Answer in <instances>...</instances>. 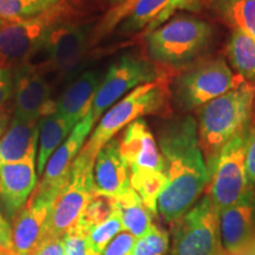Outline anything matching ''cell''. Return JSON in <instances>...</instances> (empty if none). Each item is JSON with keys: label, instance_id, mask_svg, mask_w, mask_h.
<instances>
[{"label": "cell", "instance_id": "18", "mask_svg": "<svg viewBox=\"0 0 255 255\" xmlns=\"http://www.w3.org/2000/svg\"><path fill=\"white\" fill-rule=\"evenodd\" d=\"M95 191L117 199L130 186V174L120 149V139L113 138L96 155L94 163Z\"/></svg>", "mask_w": 255, "mask_h": 255}, {"label": "cell", "instance_id": "19", "mask_svg": "<svg viewBox=\"0 0 255 255\" xmlns=\"http://www.w3.org/2000/svg\"><path fill=\"white\" fill-rule=\"evenodd\" d=\"M102 82L101 73L89 70L72 81L56 102L55 113L76 127L91 111L96 92Z\"/></svg>", "mask_w": 255, "mask_h": 255}, {"label": "cell", "instance_id": "40", "mask_svg": "<svg viewBox=\"0 0 255 255\" xmlns=\"http://www.w3.org/2000/svg\"><path fill=\"white\" fill-rule=\"evenodd\" d=\"M0 255H14L13 250H4L0 251Z\"/></svg>", "mask_w": 255, "mask_h": 255}, {"label": "cell", "instance_id": "13", "mask_svg": "<svg viewBox=\"0 0 255 255\" xmlns=\"http://www.w3.org/2000/svg\"><path fill=\"white\" fill-rule=\"evenodd\" d=\"M95 126L91 113L76 124L57 150L53 152L44 169L41 181L37 184L32 196H41L55 200L65 183L70 169L82 148L90 135L92 127Z\"/></svg>", "mask_w": 255, "mask_h": 255}, {"label": "cell", "instance_id": "12", "mask_svg": "<svg viewBox=\"0 0 255 255\" xmlns=\"http://www.w3.org/2000/svg\"><path fill=\"white\" fill-rule=\"evenodd\" d=\"M14 69V116L25 122L39 121L55 113L52 88L41 66L23 64Z\"/></svg>", "mask_w": 255, "mask_h": 255}, {"label": "cell", "instance_id": "3", "mask_svg": "<svg viewBox=\"0 0 255 255\" xmlns=\"http://www.w3.org/2000/svg\"><path fill=\"white\" fill-rule=\"evenodd\" d=\"M170 96L168 77L135 88L101 117L81 151L96 158L98 151L133 121L150 115H169Z\"/></svg>", "mask_w": 255, "mask_h": 255}, {"label": "cell", "instance_id": "23", "mask_svg": "<svg viewBox=\"0 0 255 255\" xmlns=\"http://www.w3.org/2000/svg\"><path fill=\"white\" fill-rule=\"evenodd\" d=\"M117 214L124 231L129 232L136 239L141 238L154 226V215L146 208L138 194L129 187L116 199Z\"/></svg>", "mask_w": 255, "mask_h": 255}, {"label": "cell", "instance_id": "5", "mask_svg": "<svg viewBox=\"0 0 255 255\" xmlns=\"http://www.w3.org/2000/svg\"><path fill=\"white\" fill-rule=\"evenodd\" d=\"M73 9L66 0L34 17L4 21L0 27V66L17 68L45 49L57 25L72 19Z\"/></svg>", "mask_w": 255, "mask_h": 255}, {"label": "cell", "instance_id": "27", "mask_svg": "<svg viewBox=\"0 0 255 255\" xmlns=\"http://www.w3.org/2000/svg\"><path fill=\"white\" fill-rule=\"evenodd\" d=\"M62 0H0V19L14 21L38 15Z\"/></svg>", "mask_w": 255, "mask_h": 255}, {"label": "cell", "instance_id": "14", "mask_svg": "<svg viewBox=\"0 0 255 255\" xmlns=\"http://www.w3.org/2000/svg\"><path fill=\"white\" fill-rule=\"evenodd\" d=\"M120 149L129 174L164 173V163L155 136L143 119L124 129Z\"/></svg>", "mask_w": 255, "mask_h": 255}, {"label": "cell", "instance_id": "16", "mask_svg": "<svg viewBox=\"0 0 255 255\" xmlns=\"http://www.w3.org/2000/svg\"><path fill=\"white\" fill-rule=\"evenodd\" d=\"M220 239L227 255L247 251L255 233V193L219 212Z\"/></svg>", "mask_w": 255, "mask_h": 255}, {"label": "cell", "instance_id": "4", "mask_svg": "<svg viewBox=\"0 0 255 255\" xmlns=\"http://www.w3.org/2000/svg\"><path fill=\"white\" fill-rule=\"evenodd\" d=\"M213 27L191 15H176L146 36L148 57L163 69L187 66L208 49Z\"/></svg>", "mask_w": 255, "mask_h": 255}, {"label": "cell", "instance_id": "36", "mask_svg": "<svg viewBox=\"0 0 255 255\" xmlns=\"http://www.w3.org/2000/svg\"><path fill=\"white\" fill-rule=\"evenodd\" d=\"M175 4H176L177 8H188L190 6L197 4L200 0H174Z\"/></svg>", "mask_w": 255, "mask_h": 255}, {"label": "cell", "instance_id": "43", "mask_svg": "<svg viewBox=\"0 0 255 255\" xmlns=\"http://www.w3.org/2000/svg\"><path fill=\"white\" fill-rule=\"evenodd\" d=\"M2 23H4V20H1V19H0V27L2 26Z\"/></svg>", "mask_w": 255, "mask_h": 255}, {"label": "cell", "instance_id": "1", "mask_svg": "<svg viewBox=\"0 0 255 255\" xmlns=\"http://www.w3.org/2000/svg\"><path fill=\"white\" fill-rule=\"evenodd\" d=\"M157 144L167 177L157 200V214L174 225L199 201L209 183L196 120L190 115L174 120L159 135Z\"/></svg>", "mask_w": 255, "mask_h": 255}, {"label": "cell", "instance_id": "34", "mask_svg": "<svg viewBox=\"0 0 255 255\" xmlns=\"http://www.w3.org/2000/svg\"><path fill=\"white\" fill-rule=\"evenodd\" d=\"M32 255H64V238L44 241Z\"/></svg>", "mask_w": 255, "mask_h": 255}, {"label": "cell", "instance_id": "17", "mask_svg": "<svg viewBox=\"0 0 255 255\" xmlns=\"http://www.w3.org/2000/svg\"><path fill=\"white\" fill-rule=\"evenodd\" d=\"M36 159L0 164V205L5 218L13 220L36 189Z\"/></svg>", "mask_w": 255, "mask_h": 255}, {"label": "cell", "instance_id": "28", "mask_svg": "<svg viewBox=\"0 0 255 255\" xmlns=\"http://www.w3.org/2000/svg\"><path fill=\"white\" fill-rule=\"evenodd\" d=\"M169 247V234L154 223L144 235L136 239L130 255H167Z\"/></svg>", "mask_w": 255, "mask_h": 255}, {"label": "cell", "instance_id": "37", "mask_svg": "<svg viewBox=\"0 0 255 255\" xmlns=\"http://www.w3.org/2000/svg\"><path fill=\"white\" fill-rule=\"evenodd\" d=\"M8 124V116L5 113H0V136L6 131Z\"/></svg>", "mask_w": 255, "mask_h": 255}, {"label": "cell", "instance_id": "10", "mask_svg": "<svg viewBox=\"0 0 255 255\" xmlns=\"http://www.w3.org/2000/svg\"><path fill=\"white\" fill-rule=\"evenodd\" d=\"M167 77V70L142 57L126 55L115 62L96 92L91 116L95 124L121 98L145 83Z\"/></svg>", "mask_w": 255, "mask_h": 255}, {"label": "cell", "instance_id": "33", "mask_svg": "<svg viewBox=\"0 0 255 255\" xmlns=\"http://www.w3.org/2000/svg\"><path fill=\"white\" fill-rule=\"evenodd\" d=\"M246 173L250 187L255 191V126L252 124L246 145Z\"/></svg>", "mask_w": 255, "mask_h": 255}, {"label": "cell", "instance_id": "39", "mask_svg": "<svg viewBox=\"0 0 255 255\" xmlns=\"http://www.w3.org/2000/svg\"><path fill=\"white\" fill-rule=\"evenodd\" d=\"M248 252H253V253H255V233H254V237H253V240H252L250 247L247 248Z\"/></svg>", "mask_w": 255, "mask_h": 255}, {"label": "cell", "instance_id": "42", "mask_svg": "<svg viewBox=\"0 0 255 255\" xmlns=\"http://www.w3.org/2000/svg\"><path fill=\"white\" fill-rule=\"evenodd\" d=\"M239 255H255V253H253V252L246 251V252H244V253H241V254H239Z\"/></svg>", "mask_w": 255, "mask_h": 255}, {"label": "cell", "instance_id": "22", "mask_svg": "<svg viewBox=\"0 0 255 255\" xmlns=\"http://www.w3.org/2000/svg\"><path fill=\"white\" fill-rule=\"evenodd\" d=\"M72 127L68 121L59 115L52 113L44 116L39 121V137H38L37 152V175L40 176L51 156L68 138Z\"/></svg>", "mask_w": 255, "mask_h": 255}, {"label": "cell", "instance_id": "11", "mask_svg": "<svg viewBox=\"0 0 255 255\" xmlns=\"http://www.w3.org/2000/svg\"><path fill=\"white\" fill-rule=\"evenodd\" d=\"M89 27L73 21H63L53 28L45 50L49 66L64 82L71 83L78 77L88 49Z\"/></svg>", "mask_w": 255, "mask_h": 255}, {"label": "cell", "instance_id": "29", "mask_svg": "<svg viewBox=\"0 0 255 255\" xmlns=\"http://www.w3.org/2000/svg\"><path fill=\"white\" fill-rule=\"evenodd\" d=\"M122 231V222H121L120 216L116 212L109 220L101 223V225L96 226V227L89 233V242H90L91 247L94 248L96 253L102 255L104 248L107 247V245Z\"/></svg>", "mask_w": 255, "mask_h": 255}, {"label": "cell", "instance_id": "6", "mask_svg": "<svg viewBox=\"0 0 255 255\" xmlns=\"http://www.w3.org/2000/svg\"><path fill=\"white\" fill-rule=\"evenodd\" d=\"M246 82L233 72L222 58H209L195 63L174 83L175 104L182 111L197 110L226 92Z\"/></svg>", "mask_w": 255, "mask_h": 255}, {"label": "cell", "instance_id": "2", "mask_svg": "<svg viewBox=\"0 0 255 255\" xmlns=\"http://www.w3.org/2000/svg\"><path fill=\"white\" fill-rule=\"evenodd\" d=\"M255 83L245 82L197 109V136L208 177L226 144L251 124Z\"/></svg>", "mask_w": 255, "mask_h": 255}, {"label": "cell", "instance_id": "35", "mask_svg": "<svg viewBox=\"0 0 255 255\" xmlns=\"http://www.w3.org/2000/svg\"><path fill=\"white\" fill-rule=\"evenodd\" d=\"M4 250H12V227L0 213V251Z\"/></svg>", "mask_w": 255, "mask_h": 255}, {"label": "cell", "instance_id": "21", "mask_svg": "<svg viewBox=\"0 0 255 255\" xmlns=\"http://www.w3.org/2000/svg\"><path fill=\"white\" fill-rule=\"evenodd\" d=\"M176 9L174 0H136L121 25V32L135 33L145 30L149 34L168 21Z\"/></svg>", "mask_w": 255, "mask_h": 255}, {"label": "cell", "instance_id": "26", "mask_svg": "<svg viewBox=\"0 0 255 255\" xmlns=\"http://www.w3.org/2000/svg\"><path fill=\"white\" fill-rule=\"evenodd\" d=\"M117 212L116 199L105 194L94 191L88 205L73 227L89 235L96 226L109 220Z\"/></svg>", "mask_w": 255, "mask_h": 255}, {"label": "cell", "instance_id": "32", "mask_svg": "<svg viewBox=\"0 0 255 255\" xmlns=\"http://www.w3.org/2000/svg\"><path fill=\"white\" fill-rule=\"evenodd\" d=\"M14 95V69L0 66V113Z\"/></svg>", "mask_w": 255, "mask_h": 255}, {"label": "cell", "instance_id": "30", "mask_svg": "<svg viewBox=\"0 0 255 255\" xmlns=\"http://www.w3.org/2000/svg\"><path fill=\"white\" fill-rule=\"evenodd\" d=\"M64 255H100L89 242L88 234L72 227L64 235Z\"/></svg>", "mask_w": 255, "mask_h": 255}, {"label": "cell", "instance_id": "15", "mask_svg": "<svg viewBox=\"0 0 255 255\" xmlns=\"http://www.w3.org/2000/svg\"><path fill=\"white\" fill-rule=\"evenodd\" d=\"M52 199L31 196L27 205L12 220V250L14 255H32L43 244Z\"/></svg>", "mask_w": 255, "mask_h": 255}, {"label": "cell", "instance_id": "24", "mask_svg": "<svg viewBox=\"0 0 255 255\" xmlns=\"http://www.w3.org/2000/svg\"><path fill=\"white\" fill-rule=\"evenodd\" d=\"M227 58L245 81L255 83V36L250 32L232 30L227 44Z\"/></svg>", "mask_w": 255, "mask_h": 255}, {"label": "cell", "instance_id": "38", "mask_svg": "<svg viewBox=\"0 0 255 255\" xmlns=\"http://www.w3.org/2000/svg\"><path fill=\"white\" fill-rule=\"evenodd\" d=\"M251 124H252V126H255V92H254V97H253V105H252Z\"/></svg>", "mask_w": 255, "mask_h": 255}, {"label": "cell", "instance_id": "25", "mask_svg": "<svg viewBox=\"0 0 255 255\" xmlns=\"http://www.w3.org/2000/svg\"><path fill=\"white\" fill-rule=\"evenodd\" d=\"M216 13L232 30L255 36V0H213Z\"/></svg>", "mask_w": 255, "mask_h": 255}, {"label": "cell", "instance_id": "20", "mask_svg": "<svg viewBox=\"0 0 255 255\" xmlns=\"http://www.w3.org/2000/svg\"><path fill=\"white\" fill-rule=\"evenodd\" d=\"M39 121L25 122L12 119L9 127L0 136V164L36 159Z\"/></svg>", "mask_w": 255, "mask_h": 255}, {"label": "cell", "instance_id": "8", "mask_svg": "<svg viewBox=\"0 0 255 255\" xmlns=\"http://www.w3.org/2000/svg\"><path fill=\"white\" fill-rule=\"evenodd\" d=\"M251 124L232 138L220 152L208 183V195L216 212L247 199L252 190L246 173V145Z\"/></svg>", "mask_w": 255, "mask_h": 255}, {"label": "cell", "instance_id": "7", "mask_svg": "<svg viewBox=\"0 0 255 255\" xmlns=\"http://www.w3.org/2000/svg\"><path fill=\"white\" fill-rule=\"evenodd\" d=\"M95 157L81 151L71 165L65 183L53 201L45 225L44 241L63 238L71 229L94 194Z\"/></svg>", "mask_w": 255, "mask_h": 255}, {"label": "cell", "instance_id": "41", "mask_svg": "<svg viewBox=\"0 0 255 255\" xmlns=\"http://www.w3.org/2000/svg\"><path fill=\"white\" fill-rule=\"evenodd\" d=\"M111 4H123V2L128 1V0H108Z\"/></svg>", "mask_w": 255, "mask_h": 255}, {"label": "cell", "instance_id": "31", "mask_svg": "<svg viewBox=\"0 0 255 255\" xmlns=\"http://www.w3.org/2000/svg\"><path fill=\"white\" fill-rule=\"evenodd\" d=\"M135 241L136 238L123 229L107 245L102 255H130Z\"/></svg>", "mask_w": 255, "mask_h": 255}, {"label": "cell", "instance_id": "9", "mask_svg": "<svg viewBox=\"0 0 255 255\" xmlns=\"http://www.w3.org/2000/svg\"><path fill=\"white\" fill-rule=\"evenodd\" d=\"M171 227V255H227L220 239L219 214L208 194Z\"/></svg>", "mask_w": 255, "mask_h": 255}]
</instances>
